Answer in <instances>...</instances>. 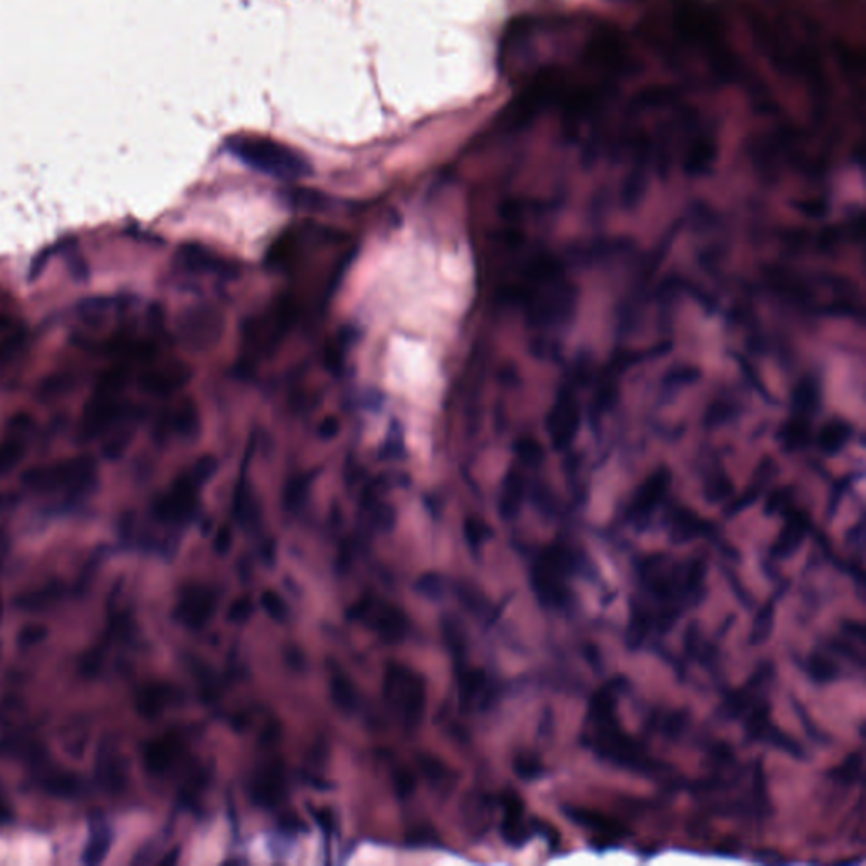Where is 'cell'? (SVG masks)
Wrapping results in <instances>:
<instances>
[{
	"mask_svg": "<svg viewBox=\"0 0 866 866\" xmlns=\"http://www.w3.org/2000/svg\"><path fill=\"white\" fill-rule=\"evenodd\" d=\"M708 571L704 557L677 559L669 553H652L638 559L626 626L628 647H647L672 632L687 611L699 606L706 596Z\"/></svg>",
	"mask_w": 866,
	"mask_h": 866,
	"instance_id": "1",
	"label": "cell"
},
{
	"mask_svg": "<svg viewBox=\"0 0 866 866\" xmlns=\"http://www.w3.org/2000/svg\"><path fill=\"white\" fill-rule=\"evenodd\" d=\"M645 35L673 68L699 84L718 85L736 72L720 19L701 0H667L648 15Z\"/></svg>",
	"mask_w": 866,
	"mask_h": 866,
	"instance_id": "2",
	"label": "cell"
},
{
	"mask_svg": "<svg viewBox=\"0 0 866 866\" xmlns=\"http://www.w3.org/2000/svg\"><path fill=\"white\" fill-rule=\"evenodd\" d=\"M628 685L626 677L616 675L592 694L581 730V744L612 767L655 779L665 775L671 767L652 757L645 743L624 732L618 718V702Z\"/></svg>",
	"mask_w": 866,
	"mask_h": 866,
	"instance_id": "3",
	"label": "cell"
},
{
	"mask_svg": "<svg viewBox=\"0 0 866 866\" xmlns=\"http://www.w3.org/2000/svg\"><path fill=\"white\" fill-rule=\"evenodd\" d=\"M775 681L773 662H763L748 681L736 691H732L722 702V714L728 720L738 721L743 726L748 742L763 743L789 753L793 758H804V748L791 734L781 730L771 720L770 689Z\"/></svg>",
	"mask_w": 866,
	"mask_h": 866,
	"instance_id": "4",
	"label": "cell"
},
{
	"mask_svg": "<svg viewBox=\"0 0 866 866\" xmlns=\"http://www.w3.org/2000/svg\"><path fill=\"white\" fill-rule=\"evenodd\" d=\"M582 569L579 553L567 543L553 542L538 550L530 563V586L538 602L550 611L573 606L572 581Z\"/></svg>",
	"mask_w": 866,
	"mask_h": 866,
	"instance_id": "5",
	"label": "cell"
},
{
	"mask_svg": "<svg viewBox=\"0 0 866 866\" xmlns=\"http://www.w3.org/2000/svg\"><path fill=\"white\" fill-rule=\"evenodd\" d=\"M227 151L245 166L278 180L292 182L312 174V166L304 154L263 135H234L227 141Z\"/></svg>",
	"mask_w": 866,
	"mask_h": 866,
	"instance_id": "6",
	"label": "cell"
},
{
	"mask_svg": "<svg viewBox=\"0 0 866 866\" xmlns=\"http://www.w3.org/2000/svg\"><path fill=\"white\" fill-rule=\"evenodd\" d=\"M97 464L92 457H74L48 465H36L23 474L25 488L36 493H86L95 486Z\"/></svg>",
	"mask_w": 866,
	"mask_h": 866,
	"instance_id": "7",
	"label": "cell"
},
{
	"mask_svg": "<svg viewBox=\"0 0 866 866\" xmlns=\"http://www.w3.org/2000/svg\"><path fill=\"white\" fill-rule=\"evenodd\" d=\"M384 697L408 726H416L425 714L427 683L404 665H390L384 673Z\"/></svg>",
	"mask_w": 866,
	"mask_h": 866,
	"instance_id": "8",
	"label": "cell"
},
{
	"mask_svg": "<svg viewBox=\"0 0 866 866\" xmlns=\"http://www.w3.org/2000/svg\"><path fill=\"white\" fill-rule=\"evenodd\" d=\"M351 622H367L386 643H400L410 630L408 618L400 608L364 598L347 610Z\"/></svg>",
	"mask_w": 866,
	"mask_h": 866,
	"instance_id": "9",
	"label": "cell"
},
{
	"mask_svg": "<svg viewBox=\"0 0 866 866\" xmlns=\"http://www.w3.org/2000/svg\"><path fill=\"white\" fill-rule=\"evenodd\" d=\"M671 484L672 473L667 467H659L655 473H652L636 489L624 512V520L634 526V530H645L653 514L663 504Z\"/></svg>",
	"mask_w": 866,
	"mask_h": 866,
	"instance_id": "10",
	"label": "cell"
},
{
	"mask_svg": "<svg viewBox=\"0 0 866 866\" xmlns=\"http://www.w3.org/2000/svg\"><path fill=\"white\" fill-rule=\"evenodd\" d=\"M581 428V404L571 386H563L557 393L547 415V433L552 447L557 452L567 451L572 445Z\"/></svg>",
	"mask_w": 866,
	"mask_h": 866,
	"instance_id": "11",
	"label": "cell"
},
{
	"mask_svg": "<svg viewBox=\"0 0 866 866\" xmlns=\"http://www.w3.org/2000/svg\"><path fill=\"white\" fill-rule=\"evenodd\" d=\"M198 483L188 474L178 477L173 488L154 504V516L164 523H184L196 512Z\"/></svg>",
	"mask_w": 866,
	"mask_h": 866,
	"instance_id": "12",
	"label": "cell"
},
{
	"mask_svg": "<svg viewBox=\"0 0 866 866\" xmlns=\"http://www.w3.org/2000/svg\"><path fill=\"white\" fill-rule=\"evenodd\" d=\"M665 528L673 543H689L694 540H721L718 526L687 506L671 508L665 516Z\"/></svg>",
	"mask_w": 866,
	"mask_h": 866,
	"instance_id": "13",
	"label": "cell"
},
{
	"mask_svg": "<svg viewBox=\"0 0 866 866\" xmlns=\"http://www.w3.org/2000/svg\"><path fill=\"white\" fill-rule=\"evenodd\" d=\"M562 811H563V816L572 821L575 826L589 831L596 838V841H602L610 848L632 834L618 819L606 816L599 811H591L586 807H573V805H565L562 807Z\"/></svg>",
	"mask_w": 866,
	"mask_h": 866,
	"instance_id": "14",
	"label": "cell"
},
{
	"mask_svg": "<svg viewBox=\"0 0 866 866\" xmlns=\"http://www.w3.org/2000/svg\"><path fill=\"white\" fill-rule=\"evenodd\" d=\"M217 608L215 594L204 586L184 587L180 594L174 616L186 628L200 630L204 628Z\"/></svg>",
	"mask_w": 866,
	"mask_h": 866,
	"instance_id": "15",
	"label": "cell"
},
{
	"mask_svg": "<svg viewBox=\"0 0 866 866\" xmlns=\"http://www.w3.org/2000/svg\"><path fill=\"white\" fill-rule=\"evenodd\" d=\"M785 523L781 526V533L770 547V559L785 561L795 555L804 545L805 538L809 537L812 520L807 513L797 508H789L783 513Z\"/></svg>",
	"mask_w": 866,
	"mask_h": 866,
	"instance_id": "16",
	"label": "cell"
},
{
	"mask_svg": "<svg viewBox=\"0 0 866 866\" xmlns=\"http://www.w3.org/2000/svg\"><path fill=\"white\" fill-rule=\"evenodd\" d=\"M503 821L501 836L512 848H523L530 841L533 830L532 821L525 819V802L514 791H506L501 795Z\"/></svg>",
	"mask_w": 866,
	"mask_h": 866,
	"instance_id": "17",
	"label": "cell"
},
{
	"mask_svg": "<svg viewBox=\"0 0 866 866\" xmlns=\"http://www.w3.org/2000/svg\"><path fill=\"white\" fill-rule=\"evenodd\" d=\"M288 792L286 771L280 761L264 765L251 781V799L261 807H276Z\"/></svg>",
	"mask_w": 866,
	"mask_h": 866,
	"instance_id": "18",
	"label": "cell"
},
{
	"mask_svg": "<svg viewBox=\"0 0 866 866\" xmlns=\"http://www.w3.org/2000/svg\"><path fill=\"white\" fill-rule=\"evenodd\" d=\"M31 418L27 415L13 416L9 423V437L0 443V477L9 474L25 457V437L31 432Z\"/></svg>",
	"mask_w": 866,
	"mask_h": 866,
	"instance_id": "19",
	"label": "cell"
},
{
	"mask_svg": "<svg viewBox=\"0 0 866 866\" xmlns=\"http://www.w3.org/2000/svg\"><path fill=\"white\" fill-rule=\"evenodd\" d=\"M184 744L176 736H163L151 740L143 750L144 767L153 775H163L182 757Z\"/></svg>",
	"mask_w": 866,
	"mask_h": 866,
	"instance_id": "20",
	"label": "cell"
},
{
	"mask_svg": "<svg viewBox=\"0 0 866 866\" xmlns=\"http://www.w3.org/2000/svg\"><path fill=\"white\" fill-rule=\"evenodd\" d=\"M190 379V369L184 364H168V366L153 367L139 378V384L143 390L159 396H166L176 390H180L184 383Z\"/></svg>",
	"mask_w": 866,
	"mask_h": 866,
	"instance_id": "21",
	"label": "cell"
},
{
	"mask_svg": "<svg viewBox=\"0 0 866 866\" xmlns=\"http://www.w3.org/2000/svg\"><path fill=\"white\" fill-rule=\"evenodd\" d=\"M174 689L170 683L149 682L137 689L135 692V709L144 718H156L174 701Z\"/></svg>",
	"mask_w": 866,
	"mask_h": 866,
	"instance_id": "22",
	"label": "cell"
},
{
	"mask_svg": "<svg viewBox=\"0 0 866 866\" xmlns=\"http://www.w3.org/2000/svg\"><path fill=\"white\" fill-rule=\"evenodd\" d=\"M841 660L826 647V643L824 647L814 648L805 662L809 679L819 685L836 682L841 677Z\"/></svg>",
	"mask_w": 866,
	"mask_h": 866,
	"instance_id": "23",
	"label": "cell"
},
{
	"mask_svg": "<svg viewBox=\"0 0 866 866\" xmlns=\"http://www.w3.org/2000/svg\"><path fill=\"white\" fill-rule=\"evenodd\" d=\"M777 474V464L773 459L770 457H765L760 465H758L757 473L753 476V481L750 483L748 489L744 491L743 494L738 498V500L732 501L728 510H726V514L728 516H736L738 513L743 512L746 508H750L753 503H757L758 498L761 496L763 489L767 488L770 481L775 477Z\"/></svg>",
	"mask_w": 866,
	"mask_h": 866,
	"instance_id": "24",
	"label": "cell"
},
{
	"mask_svg": "<svg viewBox=\"0 0 866 866\" xmlns=\"http://www.w3.org/2000/svg\"><path fill=\"white\" fill-rule=\"evenodd\" d=\"M525 477L518 469H512L503 481L500 496V514L503 520H514L525 501Z\"/></svg>",
	"mask_w": 866,
	"mask_h": 866,
	"instance_id": "25",
	"label": "cell"
},
{
	"mask_svg": "<svg viewBox=\"0 0 866 866\" xmlns=\"http://www.w3.org/2000/svg\"><path fill=\"white\" fill-rule=\"evenodd\" d=\"M180 263L190 271L196 273H214V274H227L231 266L222 257L212 254L207 249L200 245H184L178 253Z\"/></svg>",
	"mask_w": 866,
	"mask_h": 866,
	"instance_id": "26",
	"label": "cell"
},
{
	"mask_svg": "<svg viewBox=\"0 0 866 866\" xmlns=\"http://www.w3.org/2000/svg\"><path fill=\"white\" fill-rule=\"evenodd\" d=\"M853 425L842 418H832L819 430V451L824 455H836L850 443Z\"/></svg>",
	"mask_w": 866,
	"mask_h": 866,
	"instance_id": "27",
	"label": "cell"
},
{
	"mask_svg": "<svg viewBox=\"0 0 866 866\" xmlns=\"http://www.w3.org/2000/svg\"><path fill=\"white\" fill-rule=\"evenodd\" d=\"M821 403V388L819 381L812 376L801 379L792 393V412L795 415L814 418Z\"/></svg>",
	"mask_w": 866,
	"mask_h": 866,
	"instance_id": "28",
	"label": "cell"
},
{
	"mask_svg": "<svg viewBox=\"0 0 866 866\" xmlns=\"http://www.w3.org/2000/svg\"><path fill=\"white\" fill-rule=\"evenodd\" d=\"M811 425L812 418L791 413V418L783 423L779 432V442L783 451L795 452L804 449L811 440Z\"/></svg>",
	"mask_w": 866,
	"mask_h": 866,
	"instance_id": "29",
	"label": "cell"
},
{
	"mask_svg": "<svg viewBox=\"0 0 866 866\" xmlns=\"http://www.w3.org/2000/svg\"><path fill=\"white\" fill-rule=\"evenodd\" d=\"M775 612H777V596L770 598L760 610L757 611L753 628L750 633V643L752 645H763L769 642L771 632H773V622H775Z\"/></svg>",
	"mask_w": 866,
	"mask_h": 866,
	"instance_id": "30",
	"label": "cell"
},
{
	"mask_svg": "<svg viewBox=\"0 0 866 866\" xmlns=\"http://www.w3.org/2000/svg\"><path fill=\"white\" fill-rule=\"evenodd\" d=\"M330 697L333 704L343 712H353L357 708V691L354 683L343 673H333L330 679Z\"/></svg>",
	"mask_w": 866,
	"mask_h": 866,
	"instance_id": "31",
	"label": "cell"
},
{
	"mask_svg": "<svg viewBox=\"0 0 866 866\" xmlns=\"http://www.w3.org/2000/svg\"><path fill=\"white\" fill-rule=\"evenodd\" d=\"M115 305H117V302L114 298H109V296H92V298H86L84 302H80L76 306V312H78L80 320L94 325V324L102 322L104 317H107L110 312L115 308Z\"/></svg>",
	"mask_w": 866,
	"mask_h": 866,
	"instance_id": "32",
	"label": "cell"
},
{
	"mask_svg": "<svg viewBox=\"0 0 866 866\" xmlns=\"http://www.w3.org/2000/svg\"><path fill=\"white\" fill-rule=\"evenodd\" d=\"M488 685V675L483 669H467L459 675V694L463 704H471L477 696L484 692Z\"/></svg>",
	"mask_w": 866,
	"mask_h": 866,
	"instance_id": "33",
	"label": "cell"
},
{
	"mask_svg": "<svg viewBox=\"0 0 866 866\" xmlns=\"http://www.w3.org/2000/svg\"><path fill=\"white\" fill-rule=\"evenodd\" d=\"M831 779L836 781V783H841V785H854L856 781L861 779L863 775V753L861 752H854L851 755H848L846 760L840 763L838 767L831 770L830 773Z\"/></svg>",
	"mask_w": 866,
	"mask_h": 866,
	"instance_id": "34",
	"label": "cell"
},
{
	"mask_svg": "<svg viewBox=\"0 0 866 866\" xmlns=\"http://www.w3.org/2000/svg\"><path fill=\"white\" fill-rule=\"evenodd\" d=\"M171 428L182 435V437H194L198 430V413H196V408L192 404V403H184L180 404L174 412H173V416L170 418Z\"/></svg>",
	"mask_w": 866,
	"mask_h": 866,
	"instance_id": "35",
	"label": "cell"
},
{
	"mask_svg": "<svg viewBox=\"0 0 866 866\" xmlns=\"http://www.w3.org/2000/svg\"><path fill=\"white\" fill-rule=\"evenodd\" d=\"M732 479L722 473V471H718L714 474L706 479L704 483V498L708 500V503L711 504H716V503H722V501L730 500L732 494Z\"/></svg>",
	"mask_w": 866,
	"mask_h": 866,
	"instance_id": "36",
	"label": "cell"
},
{
	"mask_svg": "<svg viewBox=\"0 0 866 866\" xmlns=\"http://www.w3.org/2000/svg\"><path fill=\"white\" fill-rule=\"evenodd\" d=\"M98 777L109 791H121L125 783V770L119 763V758H100Z\"/></svg>",
	"mask_w": 866,
	"mask_h": 866,
	"instance_id": "37",
	"label": "cell"
},
{
	"mask_svg": "<svg viewBox=\"0 0 866 866\" xmlns=\"http://www.w3.org/2000/svg\"><path fill=\"white\" fill-rule=\"evenodd\" d=\"M513 770L522 781H537L543 775L545 767H543L542 758L535 753H532V752H525V753H518L514 757Z\"/></svg>",
	"mask_w": 866,
	"mask_h": 866,
	"instance_id": "38",
	"label": "cell"
},
{
	"mask_svg": "<svg viewBox=\"0 0 866 866\" xmlns=\"http://www.w3.org/2000/svg\"><path fill=\"white\" fill-rule=\"evenodd\" d=\"M514 451L518 459L530 467H537L543 461V447L535 439L525 437V439L518 440L514 443Z\"/></svg>",
	"mask_w": 866,
	"mask_h": 866,
	"instance_id": "39",
	"label": "cell"
},
{
	"mask_svg": "<svg viewBox=\"0 0 866 866\" xmlns=\"http://www.w3.org/2000/svg\"><path fill=\"white\" fill-rule=\"evenodd\" d=\"M45 787L49 792L55 795H63V797H72L80 791V781L70 773H55L45 781Z\"/></svg>",
	"mask_w": 866,
	"mask_h": 866,
	"instance_id": "40",
	"label": "cell"
},
{
	"mask_svg": "<svg viewBox=\"0 0 866 866\" xmlns=\"http://www.w3.org/2000/svg\"><path fill=\"white\" fill-rule=\"evenodd\" d=\"M663 720H659V732L662 734H665L667 738H679L682 734L683 730L687 728V722H689V714L685 711H672L669 714H663L662 716Z\"/></svg>",
	"mask_w": 866,
	"mask_h": 866,
	"instance_id": "41",
	"label": "cell"
},
{
	"mask_svg": "<svg viewBox=\"0 0 866 866\" xmlns=\"http://www.w3.org/2000/svg\"><path fill=\"white\" fill-rule=\"evenodd\" d=\"M464 535L467 543L473 549H481V545H484L489 538L493 537V532L483 520L467 518L464 523Z\"/></svg>",
	"mask_w": 866,
	"mask_h": 866,
	"instance_id": "42",
	"label": "cell"
},
{
	"mask_svg": "<svg viewBox=\"0 0 866 866\" xmlns=\"http://www.w3.org/2000/svg\"><path fill=\"white\" fill-rule=\"evenodd\" d=\"M234 508H235V516L243 523H254V520L257 518V508L251 493L247 489L239 488V491L235 493Z\"/></svg>",
	"mask_w": 866,
	"mask_h": 866,
	"instance_id": "43",
	"label": "cell"
},
{
	"mask_svg": "<svg viewBox=\"0 0 866 866\" xmlns=\"http://www.w3.org/2000/svg\"><path fill=\"white\" fill-rule=\"evenodd\" d=\"M793 489L779 488L770 493L769 500L765 504V513L771 514H783L789 508H792Z\"/></svg>",
	"mask_w": 866,
	"mask_h": 866,
	"instance_id": "44",
	"label": "cell"
},
{
	"mask_svg": "<svg viewBox=\"0 0 866 866\" xmlns=\"http://www.w3.org/2000/svg\"><path fill=\"white\" fill-rule=\"evenodd\" d=\"M261 604L274 622H283L288 618V606L278 592L264 591L263 598H261Z\"/></svg>",
	"mask_w": 866,
	"mask_h": 866,
	"instance_id": "45",
	"label": "cell"
},
{
	"mask_svg": "<svg viewBox=\"0 0 866 866\" xmlns=\"http://www.w3.org/2000/svg\"><path fill=\"white\" fill-rule=\"evenodd\" d=\"M308 486H310V481L305 477L294 479L290 483V486L286 489V494H284V503L290 510H298V508L304 506L306 494H308Z\"/></svg>",
	"mask_w": 866,
	"mask_h": 866,
	"instance_id": "46",
	"label": "cell"
},
{
	"mask_svg": "<svg viewBox=\"0 0 866 866\" xmlns=\"http://www.w3.org/2000/svg\"><path fill=\"white\" fill-rule=\"evenodd\" d=\"M109 832H107V831H105V832H97V836L92 838V841L86 846L84 861H85V863H100V861L104 860V856L109 851Z\"/></svg>",
	"mask_w": 866,
	"mask_h": 866,
	"instance_id": "47",
	"label": "cell"
},
{
	"mask_svg": "<svg viewBox=\"0 0 866 866\" xmlns=\"http://www.w3.org/2000/svg\"><path fill=\"white\" fill-rule=\"evenodd\" d=\"M420 767L423 770L425 777L432 781H443L452 777V770H449V767L439 758L423 755L420 757Z\"/></svg>",
	"mask_w": 866,
	"mask_h": 866,
	"instance_id": "48",
	"label": "cell"
},
{
	"mask_svg": "<svg viewBox=\"0 0 866 866\" xmlns=\"http://www.w3.org/2000/svg\"><path fill=\"white\" fill-rule=\"evenodd\" d=\"M732 355L736 357V363H738L740 369L743 371L744 378L748 379V383H750V384H753V388L760 393V396H761V398H765V402L773 403V400H771V394H770V391L765 388L763 381H761L757 373H755V367L752 366V364H750V363H748L744 357H742V355L736 354V353H734Z\"/></svg>",
	"mask_w": 866,
	"mask_h": 866,
	"instance_id": "49",
	"label": "cell"
},
{
	"mask_svg": "<svg viewBox=\"0 0 866 866\" xmlns=\"http://www.w3.org/2000/svg\"><path fill=\"white\" fill-rule=\"evenodd\" d=\"M254 612V606L249 598H239L234 601L227 611V620L234 624H244Z\"/></svg>",
	"mask_w": 866,
	"mask_h": 866,
	"instance_id": "50",
	"label": "cell"
},
{
	"mask_svg": "<svg viewBox=\"0 0 866 866\" xmlns=\"http://www.w3.org/2000/svg\"><path fill=\"white\" fill-rule=\"evenodd\" d=\"M416 589L425 594L428 598H440L443 594V581L440 577L439 573L428 572L423 573L418 581H416Z\"/></svg>",
	"mask_w": 866,
	"mask_h": 866,
	"instance_id": "51",
	"label": "cell"
},
{
	"mask_svg": "<svg viewBox=\"0 0 866 866\" xmlns=\"http://www.w3.org/2000/svg\"><path fill=\"white\" fill-rule=\"evenodd\" d=\"M394 789L398 797L408 799L412 793L415 792L416 779L413 771L410 769H400L394 771Z\"/></svg>",
	"mask_w": 866,
	"mask_h": 866,
	"instance_id": "52",
	"label": "cell"
},
{
	"mask_svg": "<svg viewBox=\"0 0 866 866\" xmlns=\"http://www.w3.org/2000/svg\"><path fill=\"white\" fill-rule=\"evenodd\" d=\"M793 207L797 208L801 214L811 217V219H822V217L828 215V212H830L828 204H826L824 200H821V198L799 200V202L793 204Z\"/></svg>",
	"mask_w": 866,
	"mask_h": 866,
	"instance_id": "53",
	"label": "cell"
},
{
	"mask_svg": "<svg viewBox=\"0 0 866 866\" xmlns=\"http://www.w3.org/2000/svg\"><path fill=\"white\" fill-rule=\"evenodd\" d=\"M215 471H217V461L212 455H204L192 467L190 476L194 477L198 484H204L215 474Z\"/></svg>",
	"mask_w": 866,
	"mask_h": 866,
	"instance_id": "54",
	"label": "cell"
},
{
	"mask_svg": "<svg viewBox=\"0 0 866 866\" xmlns=\"http://www.w3.org/2000/svg\"><path fill=\"white\" fill-rule=\"evenodd\" d=\"M443 634H445V640H447L449 647H451L452 652H453L455 655H461V653H464V633L459 630L457 622H443Z\"/></svg>",
	"mask_w": 866,
	"mask_h": 866,
	"instance_id": "55",
	"label": "cell"
},
{
	"mask_svg": "<svg viewBox=\"0 0 866 866\" xmlns=\"http://www.w3.org/2000/svg\"><path fill=\"white\" fill-rule=\"evenodd\" d=\"M314 818L317 819L320 830L325 831V832H332L333 828H335V818H333V814H332L330 809L322 807V809L314 811Z\"/></svg>",
	"mask_w": 866,
	"mask_h": 866,
	"instance_id": "56",
	"label": "cell"
},
{
	"mask_svg": "<svg viewBox=\"0 0 866 866\" xmlns=\"http://www.w3.org/2000/svg\"><path fill=\"white\" fill-rule=\"evenodd\" d=\"M233 545V533L227 526H222L217 533V538H215V550L219 552L220 555L227 553L229 549Z\"/></svg>",
	"mask_w": 866,
	"mask_h": 866,
	"instance_id": "57",
	"label": "cell"
},
{
	"mask_svg": "<svg viewBox=\"0 0 866 866\" xmlns=\"http://www.w3.org/2000/svg\"><path fill=\"white\" fill-rule=\"evenodd\" d=\"M339 433V422L335 418H325L320 427H318V435L322 439H333Z\"/></svg>",
	"mask_w": 866,
	"mask_h": 866,
	"instance_id": "58",
	"label": "cell"
},
{
	"mask_svg": "<svg viewBox=\"0 0 866 866\" xmlns=\"http://www.w3.org/2000/svg\"><path fill=\"white\" fill-rule=\"evenodd\" d=\"M280 828L286 832H298V831H305V822L298 816H284V818L280 819Z\"/></svg>",
	"mask_w": 866,
	"mask_h": 866,
	"instance_id": "59",
	"label": "cell"
},
{
	"mask_svg": "<svg viewBox=\"0 0 866 866\" xmlns=\"http://www.w3.org/2000/svg\"><path fill=\"white\" fill-rule=\"evenodd\" d=\"M11 819H13V811H11L9 804L4 801V797L0 795V824L9 822Z\"/></svg>",
	"mask_w": 866,
	"mask_h": 866,
	"instance_id": "60",
	"label": "cell"
},
{
	"mask_svg": "<svg viewBox=\"0 0 866 866\" xmlns=\"http://www.w3.org/2000/svg\"><path fill=\"white\" fill-rule=\"evenodd\" d=\"M11 325H13V320L7 317V315H2V314H0V332H2V330L11 329Z\"/></svg>",
	"mask_w": 866,
	"mask_h": 866,
	"instance_id": "61",
	"label": "cell"
}]
</instances>
